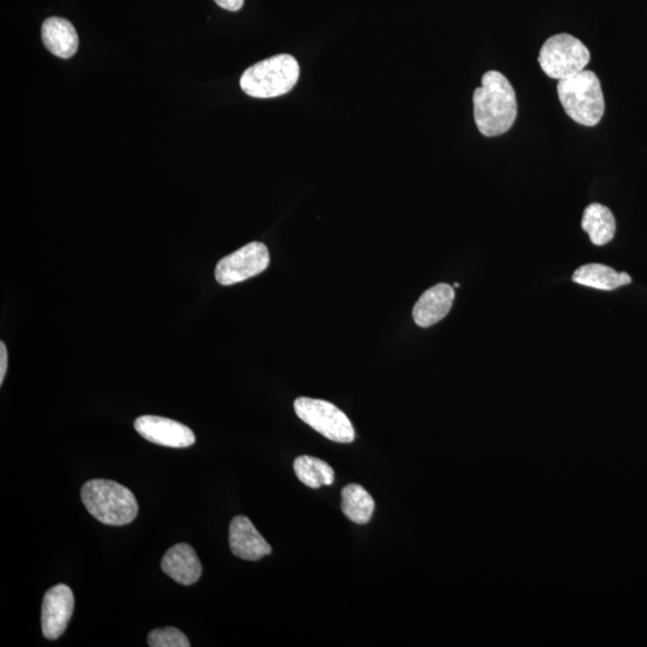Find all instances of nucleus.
I'll return each instance as SVG.
<instances>
[{
    "mask_svg": "<svg viewBox=\"0 0 647 647\" xmlns=\"http://www.w3.org/2000/svg\"><path fill=\"white\" fill-rule=\"evenodd\" d=\"M517 98L509 80L498 71H488L474 93V117L483 136L504 135L517 118Z\"/></svg>",
    "mask_w": 647,
    "mask_h": 647,
    "instance_id": "1",
    "label": "nucleus"
},
{
    "mask_svg": "<svg viewBox=\"0 0 647 647\" xmlns=\"http://www.w3.org/2000/svg\"><path fill=\"white\" fill-rule=\"evenodd\" d=\"M84 506L99 522L128 525L138 515V504L130 489L111 480H90L81 489Z\"/></svg>",
    "mask_w": 647,
    "mask_h": 647,
    "instance_id": "2",
    "label": "nucleus"
},
{
    "mask_svg": "<svg viewBox=\"0 0 647 647\" xmlns=\"http://www.w3.org/2000/svg\"><path fill=\"white\" fill-rule=\"evenodd\" d=\"M299 77L298 60L289 54H278L250 66L240 78V87L252 98H278L288 94L298 83Z\"/></svg>",
    "mask_w": 647,
    "mask_h": 647,
    "instance_id": "3",
    "label": "nucleus"
},
{
    "mask_svg": "<svg viewBox=\"0 0 647 647\" xmlns=\"http://www.w3.org/2000/svg\"><path fill=\"white\" fill-rule=\"evenodd\" d=\"M558 95L567 116L584 126H595L603 117L606 104L601 82L595 72L582 71L560 80Z\"/></svg>",
    "mask_w": 647,
    "mask_h": 647,
    "instance_id": "4",
    "label": "nucleus"
},
{
    "mask_svg": "<svg viewBox=\"0 0 647 647\" xmlns=\"http://www.w3.org/2000/svg\"><path fill=\"white\" fill-rule=\"evenodd\" d=\"M589 60L588 47L570 34H558L549 38L538 56V63L544 74L558 81L584 71Z\"/></svg>",
    "mask_w": 647,
    "mask_h": 647,
    "instance_id": "5",
    "label": "nucleus"
},
{
    "mask_svg": "<svg viewBox=\"0 0 647 647\" xmlns=\"http://www.w3.org/2000/svg\"><path fill=\"white\" fill-rule=\"evenodd\" d=\"M294 409L300 420L326 439L341 444L353 443L355 429L352 422L336 405L322 399L300 397L294 402Z\"/></svg>",
    "mask_w": 647,
    "mask_h": 647,
    "instance_id": "6",
    "label": "nucleus"
},
{
    "mask_svg": "<svg viewBox=\"0 0 647 647\" xmlns=\"http://www.w3.org/2000/svg\"><path fill=\"white\" fill-rule=\"evenodd\" d=\"M270 255L262 243H251L241 247L232 255L222 258L216 265V281L222 286H232L262 274L268 269Z\"/></svg>",
    "mask_w": 647,
    "mask_h": 647,
    "instance_id": "7",
    "label": "nucleus"
},
{
    "mask_svg": "<svg viewBox=\"0 0 647 647\" xmlns=\"http://www.w3.org/2000/svg\"><path fill=\"white\" fill-rule=\"evenodd\" d=\"M74 592L68 585L59 584L46 592L42 601L41 626L47 639L63 636L74 614Z\"/></svg>",
    "mask_w": 647,
    "mask_h": 647,
    "instance_id": "8",
    "label": "nucleus"
},
{
    "mask_svg": "<svg viewBox=\"0 0 647 647\" xmlns=\"http://www.w3.org/2000/svg\"><path fill=\"white\" fill-rule=\"evenodd\" d=\"M135 429L150 443L172 447V449H186L196 443L195 433L189 427L165 417L150 415L138 417L135 421Z\"/></svg>",
    "mask_w": 647,
    "mask_h": 647,
    "instance_id": "9",
    "label": "nucleus"
},
{
    "mask_svg": "<svg viewBox=\"0 0 647 647\" xmlns=\"http://www.w3.org/2000/svg\"><path fill=\"white\" fill-rule=\"evenodd\" d=\"M229 546L240 559L257 561L271 553V546L259 534L251 520L244 516L235 517L229 526Z\"/></svg>",
    "mask_w": 647,
    "mask_h": 647,
    "instance_id": "10",
    "label": "nucleus"
},
{
    "mask_svg": "<svg viewBox=\"0 0 647 647\" xmlns=\"http://www.w3.org/2000/svg\"><path fill=\"white\" fill-rule=\"evenodd\" d=\"M455 289L450 284L439 283L421 295L413 310V318L420 328H429L443 320L449 314Z\"/></svg>",
    "mask_w": 647,
    "mask_h": 647,
    "instance_id": "11",
    "label": "nucleus"
},
{
    "mask_svg": "<svg viewBox=\"0 0 647 647\" xmlns=\"http://www.w3.org/2000/svg\"><path fill=\"white\" fill-rule=\"evenodd\" d=\"M162 571L181 585H192L202 576V564L189 544H175L161 561Z\"/></svg>",
    "mask_w": 647,
    "mask_h": 647,
    "instance_id": "12",
    "label": "nucleus"
},
{
    "mask_svg": "<svg viewBox=\"0 0 647 647\" xmlns=\"http://www.w3.org/2000/svg\"><path fill=\"white\" fill-rule=\"evenodd\" d=\"M41 36L47 50L62 59L74 57L80 44L76 28L62 17L47 18L42 24Z\"/></svg>",
    "mask_w": 647,
    "mask_h": 647,
    "instance_id": "13",
    "label": "nucleus"
},
{
    "mask_svg": "<svg viewBox=\"0 0 647 647\" xmlns=\"http://www.w3.org/2000/svg\"><path fill=\"white\" fill-rule=\"evenodd\" d=\"M573 281L582 286L601 290H614L632 282L626 272H616L607 265L586 264L574 272Z\"/></svg>",
    "mask_w": 647,
    "mask_h": 647,
    "instance_id": "14",
    "label": "nucleus"
},
{
    "mask_svg": "<svg viewBox=\"0 0 647 647\" xmlns=\"http://www.w3.org/2000/svg\"><path fill=\"white\" fill-rule=\"evenodd\" d=\"M582 227L589 234L591 243L596 246L607 245L614 239L615 217L607 207L594 203L585 209Z\"/></svg>",
    "mask_w": 647,
    "mask_h": 647,
    "instance_id": "15",
    "label": "nucleus"
},
{
    "mask_svg": "<svg viewBox=\"0 0 647 647\" xmlns=\"http://www.w3.org/2000/svg\"><path fill=\"white\" fill-rule=\"evenodd\" d=\"M374 507L376 504L364 487L352 483L343 488L342 511L352 522L361 525L370 522Z\"/></svg>",
    "mask_w": 647,
    "mask_h": 647,
    "instance_id": "16",
    "label": "nucleus"
},
{
    "mask_svg": "<svg viewBox=\"0 0 647 647\" xmlns=\"http://www.w3.org/2000/svg\"><path fill=\"white\" fill-rule=\"evenodd\" d=\"M294 471L305 486L318 489L331 486L335 481L334 469L322 459L311 456H301L295 459Z\"/></svg>",
    "mask_w": 647,
    "mask_h": 647,
    "instance_id": "17",
    "label": "nucleus"
},
{
    "mask_svg": "<svg viewBox=\"0 0 647 647\" xmlns=\"http://www.w3.org/2000/svg\"><path fill=\"white\" fill-rule=\"evenodd\" d=\"M151 647H190L191 644L185 634L174 627L157 628L151 631L148 637Z\"/></svg>",
    "mask_w": 647,
    "mask_h": 647,
    "instance_id": "18",
    "label": "nucleus"
},
{
    "mask_svg": "<svg viewBox=\"0 0 647 647\" xmlns=\"http://www.w3.org/2000/svg\"><path fill=\"white\" fill-rule=\"evenodd\" d=\"M6 371H8V350L5 343L0 342V385L4 382Z\"/></svg>",
    "mask_w": 647,
    "mask_h": 647,
    "instance_id": "19",
    "label": "nucleus"
},
{
    "mask_svg": "<svg viewBox=\"0 0 647 647\" xmlns=\"http://www.w3.org/2000/svg\"><path fill=\"white\" fill-rule=\"evenodd\" d=\"M214 2L222 9L235 12L243 8L245 0H214Z\"/></svg>",
    "mask_w": 647,
    "mask_h": 647,
    "instance_id": "20",
    "label": "nucleus"
},
{
    "mask_svg": "<svg viewBox=\"0 0 647 647\" xmlns=\"http://www.w3.org/2000/svg\"><path fill=\"white\" fill-rule=\"evenodd\" d=\"M453 287H455V288H459V283H455V284H453Z\"/></svg>",
    "mask_w": 647,
    "mask_h": 647,
    "instance_id": "21",
    "label": "nucleus"
}]
</instances>
